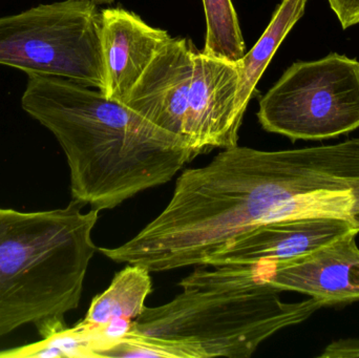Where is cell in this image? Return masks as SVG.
<instances>
[{
  "label": "cell",
  "mask_w": 359,
  "mask_h": 358,
  "mask_svg": "<svg viewBox=\"0 0 359 358\" xmlns=\"http://www.w3.org/2000/svg\"><path fill=\"white\" fill-rule=\"evenodd\" d=\"M21 106L62 147L73 200L99 212L166 184L200 155L128 105L63 78L29 75Z\"/></svg>",
  "instance_id": "obj_1"
},
{
  "label": "cell",
  "mask_w": 359,
  "mask_h": 358,
  "mask_svg": "<svg viewBox=\"0 0 359 358\" xmlns=\"http://www.w3.org/2000/svg\"><path fill=\"white\" fill-rule=\"evenodd\" d=\"M0 64L71 80L105 92L97 6L76 0L39 4L0 18Z\"/></svg>",
  "instance_id": "obj_4"
},
{
  "label": "cell",
  "mask_w": 359,
  "mask_h": 358,
  "mask_svg": "<svg viewBox=\"0 0 359 358\" xmlns=\"http://www.w3.org/2000/svg\"><path fill=\"white\" fill-rule=\"evenodd\" d=\"M344 29L359 23V0H328Z\"/></svg>",
  "instance_id": "obj_14"
},
{
  "label": "cell",
  "mask_w": 359,
  "mask_h": 358,
  "mask_svg": "<svg viewBox=\"0 0 359 358\" xmlns=\"http://www.w3.org/2000/svg\"><path fill=\"white\" fill-rule=\"evenodd\" d=\"M359 229L353 223L330 216L264 223L230 240L205 263V267L248 266L280 263L311 254Z\"/></svg>",
  "instance_id": "obj_8"
},
{
  "label": "cell",
  "mask_w": 359,
  "mask_h": 358,
  "mask_svg": "<svg viewBox=\"0 0 359 358\" xmlns=\"http://www.w3.org/2000/svg\"><path fill=\"white\" fill-rule=\"evenodd\" d=\"M76 1L83 2V4H92V6H103V4H114L115 0H76Z\"/></svg>",
  "instance_id": "obj_15"
},
{
  "label": "cell",
  "mask_w": 359,
  "mask_h": 358,
  "mask_svg": "<svg viewBox=\"0 0 359 358\" xmlns=\"http://www.w3.org/2000/svg\"><path fill=\"white\" fill-rule=\"evenodd\" d=\"M358 233H349L311 254L280 263L248 266L200 267L198 281L229 285L269 286L306 294L325 306L359 302Z\"/></svg>",
  "instance_id": "obj_6"
},
{
  "label": "cell",
  "mask_w": 359,
  "mask_h": 358,
  "mask_svg": "<svg viewBox=\"0 0 359 358\" xmlns=\"http://www.w3.org/2000/svg\"><path fill=\"white\" fill-rule=\"evenodd\" d=\"M238 88V61L208 56L196 48L185 141L200 155L238 145L243 121Z\"/></svg>",
  "instance_id": "obj_7"
},
{
  "label": "cell",
  "mask_w": 359,
  "mask_h": 358,
  "mask_svg": "<svg viewBox=\"0 0 359 358\" xmlns=\"http://www.w3.org/2000/svg\"><path fill=\"white\" fill-rule=\"evenodd\" d=\"M266 132L292 140L337 138L359 128V61L331 53L293 63L259 101Z\"/></svg>",
  "instance_id": "obj_5"
},
{
  "label": "cell",
  "mask_w": 359,
  "mask_h": 358,
  "mask_svg": "<svg viewBox=\"0 0 359 358\" xmlns=\"http://www.w3.org/2000/svg\"><path fill=\"white\" fill-rule=\"evenodd\" d=\"M170 302L147 307L123 338L98 357L249 358L278 332L304 323L324 303H287L263 285L182 287Z\"/></svg>",
  "instance_id": "obj_2"
},
{
  "label": "cell",
  "mask_w": 359,
  "mask_h": 358,
  "mask_svg": "<svg viewBox=\"0 0 359 358\" xmlns=\"http://www.w3.org/2000/svg\"><path fill=\"white\" fill-rule=\"evenodd\" d=\"M65 208L21 212L0 208V338L35 324L40 334L65 329V315L79 306L97 246L99 212Z\"/></svg>",
  "instance_id": "obj_3"
},
{
  "label": "cell",
  "mask_w": 359,
  "mask_h": 358,
  "mask_svg": "<svg viewBox=\"0 0 359 358\" xmlns=\"http://www.w3.org/2000/svg\"><path fill=\"white\" fill-rule=\"evenodd\" d=\"M306 4L307 0H283L259 41L238 60V111L241 117L244 118L249 101L276 50L305 14Z\"/></svg>",
  "instance_id": "obj_12"
},
{
  "label": "cell",
  "mask_w": 359,
  "mask_h": 358,
  "mask_svg": "<svg viewBox=\"0 0 359 358\" xmlns=\"http://www.w3.org/2000/svg\"><path fill=\"white\" fill-rule=\"evenodd\" d=\"M194 50L189 38H170L154 57L126 102L147 121L185 143Z\"/></svg>",
  "instance_id": "obj_9"
},
{
  "label": "cell",
  "mask_w": 359,
  "mask_h": 358,
  "mask_svg": "<svg viewBox=\"0 0 359 358\" xmlns=\"http://www.w3.org/2000/svg\"><path fill=\"white\" fill-rule=\"evenodd\" d=\"M128 265L116 273L107 290L93 298L86 317L76 325L92 340L93 357L128 333L153 292L151 271L142 265Z\"/></svg>",
  "instance_id": "obj_11"
},
{
  "label": "cell",
  "mask_w": 359,
  "mask_h": 358,
  "mask_svg": "<svg viewBox=\"0 0 359 358\" xmlns=\"http://www.w3.org/2000/svg\"><path fill=\"white\" fill-rule=\"evenodd\" d=\"M100 37L104 96L126 104L135 84L172 37L123 8L100 11Z\"/></svg>",
  "instance_id": "obj_10"
},
{
  "label": "cell",
  "mask_w": 359,
  "mask_h": 358,
  "mask_svg": "<svg viewBox=\"0 0 359 358\" xmlns=\"http://www.w3.org/2000/svg\"><path fill=\"white\" fill-rule=\"evenodd\" d=\"M206 36L202 52L238 62L246 54L238 14L231 0H203Z\"/></svg>",
  "instance_id": "obj_13"
}]
</instances>
